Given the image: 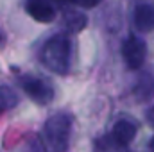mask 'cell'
I'll return each mask as SVG.
<instances>
[{
  "instance_id": "cell-6",
  "label": "cell",
  "mask_w": 154,
  "mask_h": 152,
  "mask_svg": "<svg viewBox=\"0 0 154 152\" xmlns=\"http://www.w3.org/2000/svg\"><path fill=\"white\" fill-rule=\"evenodd\" d=\"M136 131H138V129H136V123H134V122H131V120H127V118H122V120H118L115 125H113L111 136L115 138L120 145L127 147V145L134 140Z\"/></svg>"
},
{
  "instance_id": "cell-11",
  "label": "cell",
  "mask_w": 154,
  "mask_h": 152,
  "mask_svg": "<svg viewBox=\"0 0 154 152\" xmlns=\"http://www.w3.org/2000/svg\"><path fill=\"white\" fill-rule=\"evenodd\" d=\"M18 102V97L13 90H9L7 86H2L0 88V109H9L13 106H16Z\"/></svg>"
},
{
  "instance_id": "cell-8",
  "label": "cell",
  "mask_w": 154,
  "mask_h": 152,
  "mask_svg": "<svg viewBox=\"0 0 154 152\" xmlns=\"http://www.w3.org/2000/svg\"><path fill=\"white\" fill-rule=\"evenodd\" d=\"M133 91H134V95L140 102L151 100L154 97V77L151 74H142L136 79V84H134Z\"/></svg>"
},
{
  "instance_id": "cell-12",
  "label": "cell",
  "mask_w": 154,
  "mask_h": 152,
  "mask_svg": "<svg viewBox=\"0 0 154 152\" xmlns=\"http://www.w3.org/2000/svg\"><path fill=\"white\" fill-rule=\"evenodd\" d=\"M147 122H149V123L154 127V106L149 109V111H147Z\"/></svg>"
},
{
  "instance_id": "cell-4",
  "label": "cell",
  "mask_w": 154,
  "mask_h": 152,
  "mask_svg": "<svg viewBox=\"0 0 154 152\" xmlns=\"http://www.w3.org/2000/svg\"><path fill=\"white\" fill-rule=\"evenodd\" d=\"M20 84L23 88V91L27 93V97H31L34 102L38 104H48L54 97V90L52 86L39 79V77H34V75H25L20 79Z\"/></svg>"
},
{
  "instance_id": "cell-5",
  "label": "cell",
  "mask_w": 154,
  "mask_h": 152,
  "mask_svg": "<svg viewBox=\"0 0 154 152\" xmlns=\"http://www.w3.org/2000/svg\"><path fill=\"white\" fill-rule=\"evenodd\" d=\"M134 27L140 32H151L154 31V5L151 4H138L133 16Z\"/></svg>"
},
{
  "instance_id": "cell-3",
  "label": "cell",
  "mask_w": 154,
  "mask_h": 152,
  "mask_svg": "<svg viewBox=\"0 0 154 152\" xmlns=\"http://www.w3.org/2000/svg\"><path fill=\"white\" fill-rule=\"evenodd\" d=\"M145 56H147V45L143 39L134 34L125 38L124 45H122V57H124V63L127 65V68H131V70L142 68V65L145 63Z\"/></svg>"
},
{
  "instance_id": "cell-10",
  "label": "cell",
  "mask_w": 154,
  "mask_h": 152,
  "mask_svg": "<svg viewBox=\"0 0 154 152\" xmlns=\"http://www.w3.org/2000/svg\"><path fill=\"white\" fill-rule=\"evenodd\" d=\"M93 152H127V147L120 145L111 134H108V136H102L95 141Z\"/></svg>"
},
{
  "instance_id": "cell-9",
  "label": "cell",
  "mask_w": 154,
  "mask_h": 152,
  "mask_svg": "<svg viewBox=\"0 0 154 152\" xmlns=\"http://www.w3.org/2000/svg\"><path fill=\"white\" fill-rule=\"evenodd\" d=\"M63 20H65V27L68 31H74V32H79L81 29H84L86 25V14L81 13V11H75V9H68L65 11L63 14Z\"/></svg>"
},
{
  "instance_id": "cell-13",
  "label": "cell",
  "mask_w": 154,
  "mask_h": 152,
  "mask_svg": "<svg viewBox=\"0 0 154 152\" xmlns=\"http://www.w3.org/2000/svg\"><path fill=\"white\" fill-rule=\"evenodd\" d=\"M149 150H151V152H154V138L151 140V143H149Z\"/></svg>"
},
{
  "instance_id": "cell-2",
  "label": "cell",
  "mask_w": 154,
  "mask_h": 152,
  "mask_svg": "<svg viewBox=\"0 0 154 152\" xmlns=\"http://www.w3.org/2000/svg\"><path fill=\"white\" fill-rule=\"evenodd\" d=\"M72 136V116L68 113L52 114L41 131L43 145L48 152H65Z\"/></svg>"
},
{
  "instance_id": "cell-7",
  "label": "cell",
  "mask_w": 154,
  "mask_h": 152,
  "mask_svg": "<svg viewBox=\"0 0 154 152\" xmlns=\"http://www.w3.org/2000/svg\"><path fill=\"white\" fill-rule=\"evenodd\" d=\"M25 9L36 22H41V23H48L56 18V7L48 2H39V0L29 2Z\"/></svg>"
},
{
  "instance_id": "cell-1",
  "label": "cell",
  "mask_w": 154,
  "mask_h": 152,
  "mask_svg": "<svg viewBox=\"0 0 154 152\" xmlns=\"http://www.w3.org/2000/svg\"><path fill=\"white\" fill-rule=\"evenodd\" d=\"M41 65L59 75H65L70 72L72 66V41L65 34H56L45 41L41 52H39Z\"/></svg>"
}]
</instances>
